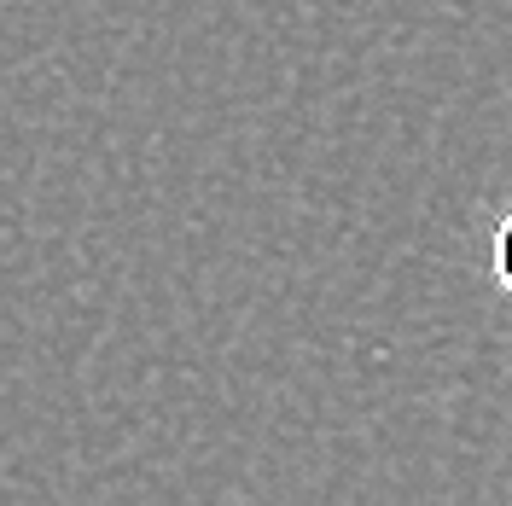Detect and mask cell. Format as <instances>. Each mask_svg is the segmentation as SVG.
I'll return each mask as SVG.
<instances>
[{
    "instance_id": "6da1fadb",
    "label": "cell",
    "mask_w": 512,
    "mask_h": 506,
    "mask_svg": "<svg viewBox=\"0 0 512 506\" xmlns=\"http://www.w3.org/2000/svg\"><path fill=\"white\" fill-rule=\"evenodd\" d=\"M489 268H495V285L512 297V210L495 222V245H489Z\"/></svg>"
}]
</instances>
